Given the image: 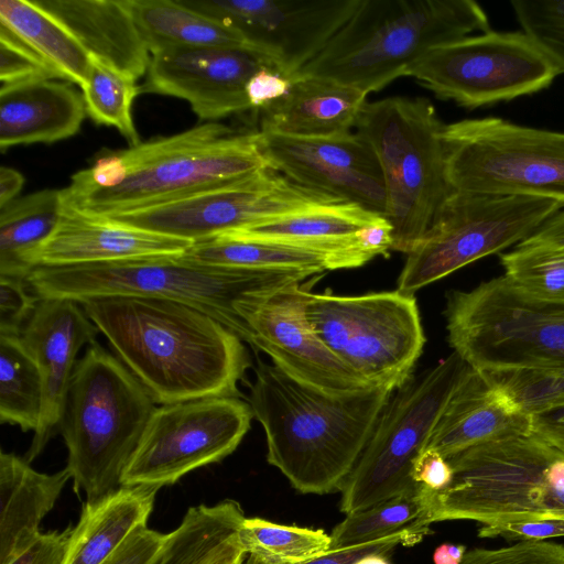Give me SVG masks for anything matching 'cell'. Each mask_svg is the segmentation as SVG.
Segmentation results:
<instances>
[{"mask_svg":"<svg viewBox=\"0 0 564 564\" xmlns=\"http://www.w3.org/2000/svg\"><path fill=\"white\" fill-rule=\"evenodd\" d=\"M79 304L155 403L241 397L238 384L251 367L249 351L208 314L154 297H96Z\"/></svg>","mask_w":564,"mask_h":564,"instance_id":"cell-1","label":"cell"},{"mask_svg":"<svg viewBox=\"0 0 564 564\" xmlns=\"http://www.w3.org/2000/svg\"><path fill=\"white\" fill-rule=\"evenodd\" d=\"M268 166L260 131L208 122L105 152L72 176L63 205L99 218L234 183Z\"/></svg>","mask_w":564,"mask_h":564,"instance_id":"cell-2","label":"cell"},{"mask_svg":"<svg viewBox=\"0 0 564 564\" xmlns=\"http://www.w3.org/2000/svg\"><path fill=\"white\" fill-rule=\"evenodd\" d=\"M249 404L262 425L267 460L302 494L340 491L393 391L330 394L258 359Z\"/></svg>","mask_w":564,"mask_h":564,"instance_id":"cell-3","label":"cell"},{"mask_svg":"<svg viewBox=\"0 0 564 564\" xmlns=\"http://www.w3.org/2000/svg\"><path fill=\"white\" fill-rule=\"evenodd\" d=\"M180 256L39 267L25 281L40 299L80 303L96 297L140 296L181 302L214 317L253 347V332L242 313L274 292L315 275L301 270L203 265Z\"/></svg>","mask_w":564,"mask_h":564,"instance_id":"cell-4","label":"cell"},{"mask_svg":"<svg viewBox=\"0 0 564 564\" xmlns=\"http://www.w3.org/2000/svg\"><path fill=\"white\" fill-rule=\"evenodd\" d=\"M489 30L487 13L474 0H360L296 77H324L369 94L405 76L427 50Z\"/></svg>","mask_w":564,"mask_h":564,"instance_id":"cell-5","label":"cell"},{"mask_svg":"<svg viewBox=\"0 0 564 564\" xmlns=\"http://www.w3.org/2000/svg\"><path fill=\"white\" fill-rule=\"evenodd\" d=\"M154 401L135 376L97 340L75 365L58 425L74 490L88 502L121 487Z\"/></svg>","mask_w":564,"mask_h":564,"instance_id":"cell-6","label":"cell"},{"mask_svg":"<svg viewBox=\"0 0 564 564\" xmlns=\"http://www.w3.org/2000/svg\"><path fill=\"white\" fill-rule=\"evenodd\" d=\"M447 460L453 479L445 489L431 490V523L564 519V453L530 432L470 447Z\"/></svg>","mask_w":564,"mask_h":564,"instance_id":"cell-7","label":"cell"},{"mask_svg":"<svg viewBox=\"0 0 564 564\" xmlns=\"http://www.w3.org/2000/svg\"><path fill=\"white\" fill-rule=\"evenodd\" d=\"M355 128L382 170L392 250L408 254L454 192L446 176L444 124L426 98L388 97L366 102Z\"/></svg>","mask_w":564,"mask_h":564,"instance_id":"cell-8","label":"cell"},{"mask_svg":"<svg viewBox=\"0 0 564 564\" xmlns=\"http://www.w3.org/2000/svg\"><path fill=\"white\" fill-rule=\"evenodd\" d=\"M444 316L448 344L475 370L564 368V301L535 296L501 275L449 291Z\"/></svg>","mask_w":564,"mask_h":564,"instance_id":"cell-9","label":"cell"},{"mask_svg":"<svg viewBox=\"0 0 564 564\" xmlns=\"http://www.w3.org/2000/svg\"><path fill=\"white\" fill-rule=\"evenodd\" d=\"M315 335L359 377L393 392L410 380L426 338L413 294L303 292Z\"/></svg>","mask_w":564,"mask_h":564,"instance_id":"cell-10","label":"cell"},{"mask_svg":"<svg viewBox=\"0 0 564 564\" xmlns=\"http://www.w3.org/2000/svg\"><path fill=\"white\" fill-rule=\"evenodd\" d=\"M454 191L547 198L564 209V132L487 117L444 124Z\"/></svg>","mask_w":564,"mask_h":564,"instance_id":"cell-11","label":"cell"},{"mask_svg":"<svg viewBox=\"0 0 564 564\" xmlns=\"http://www.w3.org/2000/svg\"><path fill=\"white\" fill-rule=\"evenodd\" d=\"M469 368L453 351L392 393L341 487V512L364 510L420 485L412 478L413 463Z\"/></svg>","mask_w":564,"mask_h":564,"instance_id":"cell-12","label":"cell"},{"mask_svg":"<svg viewBox=\"0 0 564 564\" xmlns=\"http://www.w3.org/2000/svg\"><path fill=\"white\" fill-rule=\"evenodd\" d=\"M561 209L547 198L454 191L408 253L397 290L414 294L480 258L518 245Z\"/></svg>","mask_w":564,"mask_h":564,"instance_id":"cell-13","label":"cell"},{"mask_svg":"<svg viewBox=\"0 0 564 564\" xmlns=\"http://www.w3.org/2000/svg\"><path fill=\"white\" fill-rule=\"evenodd\" d=\"M561 70L523 31L487 32L427 50L405 76L437 98L476 109L547 88Z\"/></svg>","mask_w":564,"mask_h":564,"instance_id":"cell-14","label":"cell"},{"mask_svg":"<svg viewBox=\"0 0 564 564\" xmlns=\"http://www.w3.org/2000/svg\"><path fill=\"white\" fill-rule=\"evenodd\" d=\"M341 202L325 192L300 185L268 166L234 183L99 218L196 242Z\"/></svg>","mask_w":564,"mask_h":564,"instance_id":"cell-15","label":"cell"},{"mask_svg":"<svg viewBox=\"0 0 564 564\" xmlns=\"http://www.w3.org/2000/svg\"><path fill=\"white\" fill-rule=\"evenodd\" d=\"M253 417L236 397H210L161 404L151 414L121 486L162 488L232 454Z\"/></svg>","mask_w":564,"mask_h":564,"instance_id":"cell-16","label":"cell"},{"mask_svg":"<svg viewBox=\"0 0 564 564\" xmlns=\"http://www.w3.org/2000/svg\"><path fill=\"white\" fill-rule=\"evenodd\" d=\"M238 30L291 82L349 20L360 0H180Z\"/></svg>","mask_w":564,"mask_h":564,"instance_id":"cell-17","label":"cell"},{"mask_svg":"<svg viewBox=\"0 0 564 564\" xmlns=\"http://www.w3.org/2000/svg\"><path fill=\"white\" fill-rule=\"evenodd\" d=\"M259 131L273 170L300 185L386 215L382 170L372 147L358 132L299 138Z\"/></svg>","mask_w":564,"mask_h":564,"instance_id":"cell-18","label":"cell"},{"mask_svg":"<svg viewBox=\"0 0 564 564\" xmlns=\"http://www.w3.org/2000/svg\"><path fill=\"white\" fill-rule=\"evenodd\" d=\"M304 289L292 284L243 312L253 332V350L297 381L330 394L372 388L313 332L304 311Z\"/></svg>","mask_w":564,"mask_h":564,"instance_id":"cell-19","label":"cell"},{"mask_svg":"<svg viewBox=\"0 0 564 564\" xmlns=\"http://www.w3.org/2000/svg\"><path fill=\"white\" fill-rule=\"evenodd\" d=\"M268 66L247 50L170 47L151 54L140 93L186 100L202 120H218L251 109L246 85Z\"/></svg>","mask_w":564,"mask_h":564,"instance_id":"cell-20","label":"cell"},{"mask_svg":"<svg viewBox=\"0 0 564 564\" xmlns=\"http://www.w3.org/2000/svg\"><path fill=\"white\" fill-rule=\"evenodd\" d=\"M99 329L79 303L40 299L21 332V340L36 361L43 380V406L25 459L31 463L58 433L77 354L96 341Z\"/></svg>","mask_w":564,"mask_h":564,"instance_id":"cell-21","label":"cell"},{"mask_svg":"<svg viewBox=\"0 0 564 564\" xmlns=\"http://www.w3.org/2000/svg\"><path fill=\"white\" fill-rule=\"evenodd\" d=\"M193 245L142 229L89 217L63 205L50 238L29 258L39 267H68L149 256H180Z\"/></svg>","mask_w":564,"mask_h":564,"instance_id":"cell-22","label":"cell"},{"mask_svg":"<svg viewBox=\"0 0 564 564\" xmlns=\"http://www.w3.org/2000/svg\"><path fill=\"white\" fill-rule=\"evenodd\" d=\"M529 432L519 413L471 367L444 405L424 449L446 459L470 447Z\"/></svg>","mask_w":564,"mask_h":564,"instance_id":"cell-23","label":"cell"},{"mask_svg":"<svg viewBox=\"0 0 564 564\" xmlns=\"http://www.w3.org/2000/svg\"><path fill=\"white\" fill-rule=\"evenodd\" d=\"M85 116L83 94L69 82L45 79L0 88V149L68 139L79 131Z\"/></svg>","mask_w":564,"mask_h":564,"instance_id":"cell-24","label":"cell"},{"mask_svg":"<svg viewBox=\"0 0 564 564\" xmlns=\"http://www.w3.org/2000/svg\"><path fill=\"white\" fill-rule=\"evenodd\" d=\"M55 17L86 52L123 74H147L150 51L126 0H35Z\"/></svg>","mask_w":564,"mask_h":564,"instance_id":"cell-25","label":"cell"},{"mask_svg":"<svg viewBox=\"0 0 564 564\" xmlns=\"http://www.w3.org/2000/svg\"><path fill=\"white\" fill-rule=\"evenodd\" d=\"M367 95L333 79L300 76L283 98L260 110V130L299 138L346 134L355 127Z\"/></svg>","mask_w":564,"mask_h":564,"instance_id":"cell-26","label":"cell"},{"mask_svg":"<svg viewBox=\"0 0 564 564\" xmlns=\"http://www.w3.org/2000/svg\"><path fill=\"white\" fill-rule=\"evenodd\" d=\"M72 479L65 467L35 470L25 457L0 452V564H8L41 533L40 523Z\"/></svg>","mask_w":564,"mask_h":564,"instance_id":"cell-27","label":"cell"},{"mask_svg":"<svg viewBox=\"0 0 564 564\" xmlns=\"http://www.w3.org/2000/svg\"><path fill=\"white\" fill-rule=\"evenodd\" d=\"M382 215L354 203H336L228 231L237 236L318 249L347 258L355 268L373 257L355 234Z\"/></svg>","mask_w":564,"mask_h":564,"instance_id":"cell-28","label":"cell"},{"mask_svg":"<svg viewBox=\"0 0 564 564\" xmlns=\"http://www.w3.org/2000/svg\"><path fill=\"white\" fill-rule=\"evenodd\" d=\"M159 488L121 486L85 501L63 564H105L138 528L148 524Z\"/></svg>","mask_w":564,"mask_h":564,"instance_id":"cell-29","label":"cell"},{"mask_svg":"<svg viewBox=\"0 0 564 564\" xmlns=\"http://www.w3.org/2000/svg\"><path fill=\"white\" fill-rule=\"evenodd\" d=\"M126 2L150 54L170 47L232 48L256 53L238 30L184 6L180 0Z\"/></svg>","mask_w":564,"mask_h":564,"instance_id":"cell-30","label":"cell"},{"mask_svg":"<svg viewBox=\"0 0 564 564\" xmlns=\"http://www.w3.org/2000/svg\"><path fill=\"white\" fill-rule=\"evenodd\" d=\"M180 257L186 262L203 265L301 270L315 275L329 270L355 268L348 259L338 254L231 232L193 242Z\"/></svg>","mask_w":564,"mask_h":564,"instance_id":"cell-31","label":"cell"},{"mask_svg":"<svg viewBox=\"0 0 564 564\" xmlns=\"http://www.w3.org/2000/svg\"><path fill=\"white\" fill-rule=\"evenodd\" d=\"M245 518L232 499L191 507L150 564H219L243 551L238 530Z\"/></svg>","mask_w":564,"mask_h":564,"instance_id":"cell-32","label":"cell"},{"mask_svg":"<svg viewBox=\"0 0 564 564\" xmlns=\"http://www.w3.org/2000/svg\"><path fill=\"white\" fill-rule=\"evenodd\" d=\"M0 24L39 54L62 80L80 89L86 87L89 54L55 17L35 1L0 0Z\"/></svg>","mask_w":564,"mask_h":564,"instance_id":"cell-33","label":"cell"},{"mask_svg":"<svg viewBox=\"0 0 564 564\" xmlns=\"http://www.w3.org/2000/svg\"><path fill=\"white\" fill-rule=\"evenodd\" d=\"M62 210V189L31 193L0 208V275L26 279L30 256L53 234Z\"/></svg>","mask_w":564,"mask_h":564,"instance_id":"cell-34","label":"cell"},{"mask_svg":"<svg viewBox=\"0 0 564 564\" xmlns=\"http://www.w3.org/2000/svg\"><path fill=\"white\" fill-rule=\"evenodd\" d=\"M431 490L422 485L346 516L329 534L330 550L346 549L397 534L422 540L431 532Z\"/></svg>","mask_w":564,"mask_h":564,"instance_id":"cell-35","label":"cell"},{"mask_svg":"<svg viewBox=\"0 0 564 564\" xmlns=\"http://www.w3.org/2000/svg\"><path fill=\"white\" fill-rule=\"evenodd\" d=\"M43 406V380L21 337L0 335V422L35 431Z\"/></svg>","mask_w":564,"mask_h":564,"instance_id":"cell-36","label":"cell"},{"mask_svg":"<svg viewBox=\"0 0 564 564\" xmlns=\"http://www.w3.org/2000/svg\"><path fill=\"white\" fill-rule=\"evenodd\" d=\"M247 555L268 564H295L330 550L332 540L322 529L284 525L262 518H245L238 530Z\"/></svg>","mask_w":564,"mask_h":564,"instance_id":"cell-37","label":"cell"},{"mask_svg":"<svg viewBox=\"0 0 564 564\" xmlns=\"http://www.w3.org/2000/svg\"><path fill=\"white\" fill-rule=\"evenodd\" d=\"M88 83L82 94L86 115L97 124L116 128L130 143L141 141L134 126L132 106L140 87L131 76L89 55Z\"/></svg>","mask_w":564,"mask_h":564,"instance_id":"cell-38","label":"cell"},{"mask_svg":"<svg viewBox=\"0 0 564 564\" xmlns=\"http://www.w3.org/2000/svg\"><path fill=\"white\" fill-rule=\"evenodd\" d=\"M500 261L503 275L525 292L564 301V247L527 238Z\"/></svg>","mask_w":564,"mask_h":564,"instance_id":"cell-39","label":"cell"},{"mask_svg":"<svg viewBox=\"0 0 564 564\" xmlns=\"http://www.w3.org/2000/svg\"><path fill=\"white\" fill-rule=\"evenodd\" d=\"M479 372L519 413L528 417L564 400V368L523 367Z\"/></svg>","mask_w":564,"mask_h":564,"instance_id":"cell-40","label":"cell"},{"mask_svg":"<svg viewBox=\"0 0 564 564\" xmlns=\"http://www.w3.org/2000/svg\"><path fill=\"white\" fill-rule=\"evenodd\" d=\"M522 31L531 36L564 73V0H511Z\"/></svg>","mask_w":564,"mask_h":564,"instance_id":"cell-41","label":"cell"},{"mask_svg":"<svg viewBox=\"0 0 564 564\" xmlns=\"http://www.w3.org/2000/svg\"><path fill=\"white\" fill-rule=\"evenodd\" d=\"M45 79L61 77L11 30L0 24V88Z\"/></svg>","mask_w":564,"mask_h":564,"instance_id":"cell-42","label":"cell"},{"mask_svg":"<svg viewBox=\"0 0 564 564\" xmlns=\"http://www.w3.org/2000/svg\"><path fill=\"white\" fill-rule=\"evenodd\" d=\"M460 564H564V544L520 540L513 545L467 551Z\"/></svg>","mask_w":564,"mask_h":564,"instance_id":"cell-43","label":"cell"},{"mask_svg":"<svg viewBox=\"0 0 564 564\" xmlns=\"http://www.w3.org/2000/svg\"><path fill=\"white\" fill-rule=\"evenodd\" d=\"M39 301L25 280L0 275V335L20 336Z\"/></svg>","mask_w":564,"mask_h":564,"instance_id":"cell-44","label":"cell"},{"mask_svg":"<svg viewBox=\"0 0 564 564\" xmlns=\"http://www.w3.org/2000/svg\"><path fill=\"white\" fill-rule=\"evenodd\" d=\"M411 534H397L382 540L369 542L346 549H334L314 558L295 564H355L360 558L371 554H390L398 545L410 546L420 542ZM242 564H268L253 556L247 555Z\"/></svg>","mask_w":564,"mask_h":564,"instance_id":"cell-45","label":"cell"},{"mask_svg":"<svg viewBox=\"0 0 564 564\" xmlns=\"http://www.w3.org/2000/svg\"><path fill=\"white\" fill-rule=\"evenodd\" d=\"M166 534L142 525L134 530L105 564H150Z\"/></svg>","mask_w":564,"mask_h":564,"instance_id":"cell-46","label":"cell"},{"mask_svg":"<svg viewBox=\"0 0 564 564\" xmlns=\"http://www.w3.org/2000/svg\"><path fill=\"white\" fill-rule=\"evenodd\" d=\"M73 527L40 535L8 564H63Z\"/></svg>","mask_w":564,"mask_h":564,"instance_id":"cell-47","label":"cell"},{"mask_svg":"<svg viewBox=\"0 0 564 564\" xmlns=\"http://www.w3.org/2000/svg\"><path fill=\"white\" fill-rule=\"evenodd\" d=\"M480 538L502 536L508 540L545 541L550 538L564 536V519H552L531 522H514L499 525H481Z\"/></svg>","mask_w":564,"mask_h":564,"instance_id":"cell-48","label":"cell"},{"mask_svg":"<svg viewBox=\"0 0 564 564\" xmlns=\"http://www.w3.org/2000/svg\"><path fill=\"white\" fill-rule=\"evenodd\" d=\"M292 82L269 66L256 72L246 85V95L251 109L261 110L283 98Z\"/></svg>","mask_w":564,"mask_h":564,"instance_id":"cell-49","label":"cell"},{"mask_svg":"<svg viewBox=\"0 0 564 564\" xmlns=\"http://www.w3.org/2000/svg\"><path fill=\"white\" fill-rule=\"evenodd\" d=\"M412 478L431 490L445 489L453 479L448 460L434 449H424L413 463Z\"/></svg>","mask_w":564,"mask_h":564,"instance_id":"cell-50","label":"cell"},{"mask_svg":"<svg viewBox=\"0 0 564 564\" xmlns=\"http://www.w3.org/2000/svg\"><path fill=\"white\" fill-rule=\"evenodd\" d=\"M529 432L564 453V400L530 415Z\"/></svg>","mask_w":564,"mask_h":564,"instance_id":"cell-51","label":"cell"},{"mask_svg":"<svg viewBox=\"0 0 564 564\" xmlns=\"http://www.w3.org/2000/svg\"><path fill=\"white\" fill-rule=\"evenodd\" d=\"M355 237L359 246L373 258L392 250L393 228L384 216L365 225Z\"/></svg>","mask_w":564,"mask_h":564,"instance_id":"cell-52","label":"cell"},{"mask_svg":"<svg viewBox=\"0 0 564 564\" xmlns=\"http://www.w3.org/2000/svg\"><path fill=\"white\" fill-rule=\"evenodd\" d=\"M24 184L23 175L8 166L0 167V208L17 199Z\"/></svg>","mask_w":564,"mask_h":564,"instance_id":"cell-53","label":"cell"},{"mask_svg":"<svg viewBox=\"0 0 564 564\" xmlns=\"http://www.w3.org/2000/svg\"><path fill=\"white\" fill-rule=\"evenodd\" d=\"M529 238L564 247V209L552 216Z\"/></svg>","mask_w":564,"mask_h":564,"instance_id":"cell-54","label":"cell"},{"mask_svg":"<svg viewBox=\"0 0 564 564\" xmlns=\"http://www.w3.org/2000/svg\"><path fill=\"white\" fill-rule=\"evenodd\" d=\"M467 547L463 544L443 543L433 554L434 564H460Z\"/></svg>","mask_w":564,"mask_h":564,"instance_id":"cell-55","label":"cell"},{"mask_svg":"<svg viewBox=\"0 0 564 564\" xmlns=\"http://www.w3.org/2000/svg\"><path fill=\"white\" fill-rule=\"evenodd\" d=\"M387 557L382 554H371L360 558L355 564H390Z\"/></svg>","mask_w":564,"mask_h":564,"instance_id":"cell-56","label":"cell"},{"mask_svg":"<svg viewBox=\"0 0 564 564\" xmlns=\"http://www.w3.org/2000/svg\"><path fill=\"white\" fill-rule=\"evenodd\" d=\"M246 556H247V554L245 553V551H239L219 564H242Z\"/></svg>","mask_w":564,"mask_h":564,"instance_id":"cell-57","label":"cell"}]
</instances>
